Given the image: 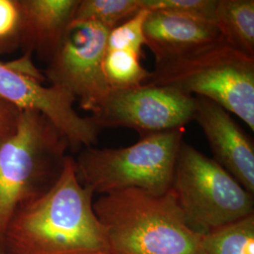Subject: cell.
Listing matches in <instances>:
<instances>
[{"label": "cell", "instance_id": "cell-1", "mask_svg": "<svg viewBox=\"0 0 254 254\" xmlns=\"http://www.w3.org/2000/svg\"><path fill=\"white\" fill-rule=\"evenodd\" d=\"M93 195L78 180L68 155L52 188L11 218L3 254H110Z\"/></svg>", "mask_w": 254, "mask_h": 254}, {"label": "cell", "instance_id": "cell-2", "mask_svg": "<svg viewBox=\"0 0 254 254\" xmlns=\"http://www.w3.org/2000/svg\"><path fill=\"white\" fill-rule=\"evenodd\" d=\"M110 254H202L201 234L188 225L172 190H125L93 201Z\"/></svg>", "mask_w": 254, "mask_h": 254}, {"label": "cell", "instance_id": "cell-3", "mask_svg": "<svg viewBox=\"0 0 254 254\" xmlns=\"http://www.w3.org/2000/svg\"><path fill=\"white\" fill-rule=\"evenodd\" d=\"M69 148L43 115L22 111L14 134L0 146V254L11 218L52 188Z\"/></svg>", "mask_w": 254, "mask_h": 254}, {"label": "cell", "instance_id": "cell-4", "mask_svg": "<svg viewBox=\"0 0 254 254\" xmlns=\"http://www.w3.org/2000/svg\"><path fill=\"white\" fill-rule=\"evenodd\" d=\"M143 85L207 98L241 119L254 131V58L223 40L155 64Z\"/></svg>", "mask_w": 254, "mask_h": 254}, {"label": "cell", "instance_id": "cell-5", "mask_svg": "<svg viewBox=\"0 0 254 254\" xmlns=\"http://www.w3.org/2000/svg\"><path fill=\"white\" fill-rule=\"evenodd\" d=\"M184 128L149 134L133 145L118 149L83 148L74 159L82 185L93 194L139 190L154 195L171 190Z\"/></svg>", "mask_w": 254, "mask_h": 254}, {"label": "cell", "instance_id": "cell-6", "mask_svg": "<svg viewBox=\"0 0 254 254\" xmlns=\"http://www.w3.org/2000/svg\"><path fill=\"white\" fill-rule=\"evenodd\" d=\"M171 190L188 225L199 234L254 214V194L213 158L184 141Z\"/></svg>", "mask_w": 254, "mask_h": 254}, {"label": "cell", "instance_id": "cell-7", "mask_svg": "<svg viewBox=\"0 0 254 254\" xmlns=\"http://www.w3.org/2000/svg\"><path fill=\"white\" fill-rule=\"evenodd\" d=\"M0 62V98L21 111H34L45 118L66 138L73 151L95 145L101 133L91 117H81L73 108L75 97L64 88L42 83L44 76L29 64Z\"/></svg>", "mask_w": 254, "mask_h": 254}, {"label": "cell", "instance_id": "cell-8", "mask_svg": "<svg viewBox=\"0 0 254 254\" xmlns=\"http://www.w3.org/2000/svg\"><path fill=\"white\" fill-rule=\"evenodd\" d=\"M109 30L99 24L73 19L48 62L46 76L79 99L82 109L96 113L110 89L105 79L102 63Z\"/></svg>", "mask_w": 254, "mask_h": 254}, {"label": "cell", "instance_id": "cell-9", "mask_svg": "<svg viewBox=\"0 0 254 254\" xmlns=\"http://www.w3.org/2000/svg\"><path fill=\"white\" fill-rule=\"evenodd\" d=\"M195 96L166 88L142 85L130 90H110L91 119L101 129L125 127L140 136L183 128L194 120Z\"/></svg>", "mask_w": 254, "mask_h": 254}, {"label": "cell", "instance_id": "cell-10", "mask_svg": "<svg viewBox=\"0 0 254 254\" xmlns=\"http://www.w3.org/2000/svg\"><path fill=\"white\" fill-rule=\"evenodd\" d=\"M194 120L208 140L215 158L246 190L254 194L253 139L236 124L226 109L207 98L196 96Z\"/></svg>", "mask_w": 254, "mask_h": 254}, {"label": "cell", "instance_id": "cell-11", "mask_svg": "<svg viewBox=\"0 0 254 254\" xmlns=\"http://www.w3.org/2000/svg\"><path fill=\"white\" fill-rule=\"evenodd\" d=\"M144 36L155 64L180 58L222 40L213 24L162 10L149 11L144 23Z\"/></svg>", "mask_w": 254, "mask_h": 254}, {"label": "cell", "instance_id": "cell-12", "mask_svg": "<svg viewBox=\"0 0 254 254\" xmlns=\"http://www.w3.org/2000/svg\"><path fill=\"white\" fill-rule=\"evenodd\" d=\"M19 42L48 63L73 19L79 0H16Z\"/></svg>", "mask_w": 254, "mask_h": 254}, {"label": "cell", "instance_id": "cell-13", "mask_svg": "<svg viewBox=\"0 0 254 254\" xmlns=\"http://www.w3.org/2000/svg\"><path fill=\"white\" fill-rule=\"evenodd\" d=\"M214 25L226 44L254 58V0H218Z\"/></svg>", "mask_w": 254, "mask_h": 254}, {"label": "cell", "instance_id": "cell-14", "mask_svg": "<svg viewBox=\"0 0 254 254\" xmlns=\"http://www.w3.org/2000/svg\"><path fill=\"white\" fill-rule=\"evenodd\" d=\"M202 254H254V214L201 234Z\"/></svg>", "mask_w": 254, "mask_h": 254}, {"label": "cell", "instance_id": "cell-15", "mask_svg": "<svg viewBox=\"0 0 254 254\" xmlns=\"http://www.w3.org/2000/svg\"><path fill=\"white\" fill-rule=\"evenodd\" d=\"M140 57L123 49H106L102 69L110 90H130L142 86L150 72L140 64Z\"/></svg>", "mask_w": 254, "mask_h": 254}, {"label": "cell", "instance_id": "cell-16", "mask_svg": "<svg viewBox=\"0 0 254 254\" xmlns=\"http://www.w3.org/2000/svg\"><path fill=\"white\" fill-rule=\"evenodd\" d=\"M141 9L140 0H79L73 19L95 22L110 31Z\"/></svg>", "mask_w": 254, "mask_h": 254}, {"label": "cell", "instance_id": "cell-17", "mask_svg": "<svg viewBox=\"0 0 254 254\" xmlns=\"http://www.w3.org/2000/svg\"><path fill=\"white\" fill-rule=\"evenodd\" d=\"M149 10L141 9L134 16L110 30L107 41V49H123L143 57L146 46L144 23Z\"/></svg>", "mask_w": 254, "mask_h": 254}, {"label": "cell", "instance_id": "cell-18", "mask_svg": "<svg viewBox=\"0 0 254 254\" xmlns=\"http://www.w3.org/2000/svg\"><path fill=\"white\" fill-rule=\"evenodd\" d=\"M218 0H140L141 8L162 10L214 25Z\"/></svg>", "mask_w": 254, "mask_h": 254}, {"label": "cell", "instance_id": "cell-19", "mask_svg": "<svg viewBox=\"0 0 254 254\" xmlns=\"http://www.w3.org/2000/svg\"><path fill=\"white\" fill-rule=\"evenodd\" d=\"M19 42V9L16 0H0V50Z\"/></svg>", "mask_w": 254, "mask_h": 254}, {"label": "cell", "instance_id": "cell-20", "mask_svg": "<svg viewBox=\"0 0 254 254\" xmlns=\"http://www.w3.org/2000/svg\"><path fill=\"white\" fill-rule=\"evenodd\" d=\"M21 113L20 109L0 98V146L14 134Z\"/></svg>", "mask_w": 254, "mask_h": 254}, {"label": "cell", "instance_id": "cell-21", "mask_svg": "<svg viewBox=\"0 0 254 254\" xmlns=\"http://www.w3.org/2000/svg\"></svg>", "mask_w": 254, "mask_h": 254}]
</instances>
